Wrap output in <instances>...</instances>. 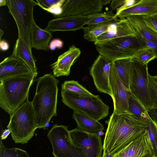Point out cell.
<instances>
[{
  "label": "cell",
  "mask_w": 157,
  "mask_h": 157,
  "mask_svg": "<svg viewBox=\"0 0 157 157\" xmlns=\"http://www.w3.org/2000/svg\"><path fill=\"white\" fill-rule=\"evenodd\" d=\"M71 141L86 157H102L103 146L98 134L85 132L78 128L69 131Z\"/></svg>",
  "instance_id": "10"
},
{
  "label": "cell",
  "mask_w": 157,
  "mask_h": 157,
  "mask_svg": "<svg viewBox=\"0 0 157 157\" xmlns=\"http://www.w3.org/2000/svg\"><path fill=\"white\" fill-rule=\"evenodd\" d=\"M112 62L101 54L97 57L90 68L95 86L98 91L113 96L109 84V77Z\"/></svg>",
  "instance_id": "11"
},
{
  "label": "cell",
  "mask_w": 157,
  "mask_h": 157,
  "mask_svg": "<svg viewBox=\"0 0 157 157\" xmlns=\"http://www.w3.org/2000/svg\"><path fill=\"white\" fill-rule=\"evenodd\" d=\"M125 0H113L110 3L111 10H117L120 8L125 2Z\"/></svg>",
  "instance_id": "38"
},
{
  "label": "cell",
  "mask_w": 157,
  "mask_h": 157,
  "mask_svg": "<svg viewBox=\"0 0 157 157\" xmlns=\"http://www.w3.org/2000/svg\"><path fill=\"white\" fill-rule=\"evenodd\" d=\"M150 154H153V150L147 130L112 157H145Z\"/></svg>",
  "instance_id": "15"
},
{
  "label": "cell",
  "mask_w": 157,
  "mask_h": 157,
  "mask_svg": "<svg viewBox=\"0 0 157 157\" xmlns=\"http://www.w3.org/2000/svg\"><path fill=\"white\" fill-rule=\"evenodd\" d=\"M126 18L136 33L147 40L157 43V33L146 25L142 15L130 16Z\"/></svg>",
  "instance_id": "23"
},
{
  "label": "cell",
  "mask_w": 157,
  "mask_h": 157,
  "mask_svg": "<svg viewBox=\"0 0 157 157\" xmlns=\"http://www.w3.org/2000/svg\"><path fill=\"white\" fill-rule=\"evenodd\" d=\"M81 53L80 49L74 45L69 47L67 51L58 57L55 62L50 65L53 75L56 77L69 75L71 67Z\"/></svg>",
  "instance_id": "17"
},
{
  "label": "cell",
  "mask_w": 157,
  "mask_h": 157,
  "mask_svg": "<svg viewBox=\"0 0 157 157\" xmlns=\"http://www.w3.org/2000/svg\"><path fill=\"white\" fill-rule=\"evenodd\" d=\"M87 19V15L69 16L53 19L44 29L51 33L56 31H73L82 29Z\"/></svg>",
  "instance_id": "18"
},
{
  "label": "cell",
  "mask_w": 157,
  "mask_h": 157,
  "mask_svg": "<svg viewBox=\"0 0 157 157\" xmlns=\"http://www.w3.org/2000/svg\"><path fill=\"white\" fill-rule=\"evenodd\" d=\"M101 0H65L62 12L55 18L69 16H82L102 10Z\"/></svg>",
  "instance_id": "13"
},
{
  "label": "cell",
  "mask_w": 157,
  "mask_h": 157,
  "mask_svg": "<svg viewBox=\"0 0 157 157\" xmlns=\"http://www.w3.org/2000/svg\"><path fill=\"white\" fill-rule=\"evenodd\" d=\"M157 13V0H140L133 5L120 12V19L132 15H146Z\"/></svg>",
  "instance_id": "19"
},
{
  "label": "cell",
  "mask_w": 157,
  "mask_h": 157,
  "mask_svg": "<svg viewBox=\"0 0 157 157\" xmlns=\"http://www.w3.org/2000/svg\"><path fill=\"white\" fill-rule=\"evenodd\" d=\"M33 74L21 59L10 56L0 63V81L14 77Z\"/></svg>",
  "instance_id": "16"
},
{
  "label": "cell",
  "mask_w": 157,
  "mask_h": 157,
  "mask_svg": "<svg viewBox=\"0 0 157 157\" xmlns=\"http://www.w3.org/2000/svg\"><path fill=\"white\" fill-rule=\"evenodd\" d=\"M142 16L146 25L157 33V13Z\"/></svg>",
  "instance_id": "33"
},
{
  "label": "cell",
  "mask_w": 157,
  "mask_h": 157,
  "mask_svg": "<svg viewBox=\"0 0 157 157\" xmlns=\"http://www.w3.org/2000/svg\"><path fill=\"white\" fill-rule=\"evenodd\" d=\"M54 157H86L81 149L72 143L67 127L54 125L47 134Z\"/></svg>",
  "instance_id": "8"
},
{
  "label": "cell",
  "mask_w": 157,
  "mask_h": 157,
  "mask_svg": "<svg viewBox=\"0 0 157 157\" xmlns=\"http://www.w3.org/2000/svg\"><path fill=\"white\" fill-rule=\"evenodd\" d=\"M132 58L118 59L112 63L126 88L130 91V82L132 70Z\"/></svg>",
  "instance_id": "24"
},
{
  "label": "cell",
  "mask_w": 157,
  "mask_h": 157,
  "mask_svg": "<svg viewBox=\"0 0 157 157\" xmlns=\"http://www.w3.org/2000/svg\"><path fill=\"white\" fill-rule=\"evenodd\" d=\"M128 111L140 120L146 121L149 115L147 110L141 102L130 91Z\"/></svg>",
  "instance_id": "26"
},
{
  "label": "cell",
  "mask_w": 157,
  "mask_h": 157,
  "mask_svg": "<svg viewBox=\"0 0 157 157\" xmlns=\"http://www.w3.org/2000/svg\"><path fill=\"white\" fill-rule=\"evenodd\" d=\"M11 133V131L9 129H5L2 132L0 138L2 140H5Z\"/></svg>",
  "instance_id": "41"
},
{
  "label": "cell",
  "mask_w": 157,
  "mask_h": 157,
  "mask_svg": "<svg viewBox=\"0 0 157 157\" xmlns=\"http://www.w3.org/2000/svg\"><path fill=\"white\" fill-rule=\"evenodd\" d=\"M101 4L103 6L111 3L112 0H101Z\"/></svg>",
  "instance_id": "42"
},
{
  "label": "cell",
  "mask_w": 157,
  "mask_h": 157,
  "mask_svg": "<svg viewBox=\"0 0 157 157\" xmlns=\"http://www.w3.org/2000/svg\"><path fill=\"white\" fill-rule=\"evenodd\" d=\"M0 49L2 51H6L8 49L9 46L8 43L4 40L0 41Z\"/></svg>",
  "instance_id": "40"
},
{
  "label": "cell",
  "mask_w": 157,
  "mask_h": 157,
  "mask_svg": "<svg viewBox=\"0 0 157 157\" xmlns=\"http://www.w3.org/2000/svg\"><path fill=\"white\" fill-rule=\"evenodd\" d=\"M148 113L151 118L157 124V109H152L147 110Z\"/></svg>",
  "instance_id": "39"
},
{
  "label": "cell",
  "mask_w": 157,
  "mask_h": 157,
  "mask_svg": "<svg viewBox=\"0 0 157 157\" xmlns=\"http://www.w3.org/2000/svg\"><path fill=\"white\" fill-rule=\"evenodd\" d=\"M61 90L71 91L85 97H91L95 95L78 82L74 80L65 81L62 84Z\"/></svg>",
  "instance_id": "28"
},
{
  "label": "cell",
  "mask_w": 157,
  "mask_h": 157,
  "mask_svg": "<svg viewBox=\"0 0 157 157\" xmlns=\"http://www.w3.org/2000/svg\"><path fill=\"white\" fill-rule=\"evenodd\" d=\"M52 37V33L41 29L34 22L31 36L32 48L48 51L49 42Z\"/></svg>",
  "instance_id": "22"
},
{
  "label": "cell",
  "mask_w": 157,
  "mask_h": 157,
  "mask_svg": "<svg viewBox=\"0 0 157 157\" xmlns=\"http://www.w3.org/2000/svg\"><path fill=\"white\" fill-rule=\"evenodd\" d=\"M11 57H16L22 59L28 66L35 76L38 73L35 61L32 54L29 51L25 44L20 38H18L14 46Z\"/></svg>",
  "instance_id": "21"
},
{
  "label": "cell",
  "mask_w": 157,
  "mask_h": 157,
  "mask_svg": "<svg viewBox=\"0 0 157 157\" xmlns=\"http://www.w3.org/2000/svg\"><path fill=\"white\" fill-rule=\"evenodd\" d=\"M7 5L6 0H0V6H4Z\"/></svg>",
  "instance_id": "44"
},
{
  "label": "cell",
  "mask_w": 157,
  "mask_h": 157,
  "mask_svg": "<svg viewBox=\"0 0 157 157\" xmlns=\"http://www.w3.org/2000/svg\"><path fill=\"white\" fill-rule=\"evenodd\" d=\"M61 96L62 102L69 108L98 121L104 119L108 114L109 107L103 102L98 95L87 97L61 90Z\"/></svg>",
  "instance_id": "6"
},
{
  "label": "cell",
  "mask_w": 157,
  "mask_h": 157,
  "mask_svg": "<svg viewBox=\"0 0 157 157\" xmlns=\"http://www.w3.org/2000/svg\"><path fill=\"white\" fill-rule=\"evenodd\" d=\"M7 127L10 130L15 143L23 144L28 143L37 128L32 101L27 99L10 116Z\"/></svg>",
  "instance_id": "4"
},
{
  "label": "cell",
  "mask_w": 157,
  "mask_h": 157,
  "mask_svg": "<svg viewBox=\"0 0 157 157\" xmlns=\"http://www.w3.org/2000/svg\"><path fill=\"white\" fill-rule=\"evenodd\" d=\"M36 77L32 74L0 81V107L12 115L28 99L30 87Z\"/></svg>",
  "instance_id": "3"
},
{
  "label": "cell",
  "mask_w": 157,
  "mask_h": 157,
  "mask_svg": "<svg viewBox=\"0 0 157 157\" xmlns=\"http://www.w3.org/2000/svg\"><path fill=\"white\" fill-rule=\"evenodd\" d=\"M140 0H125L124 3L119 8L116 10L115 17H117L119 14L123 10L130 7L138 2Z\"/></svg>",
  "instance_id": "36"
},
{
  "label": "cell",
  "mask_w": 157,
  "mask_h": 157,
  "mask_svg": "<svg viewBox=\"0 0 157 157\" xmlns=\"http://www.w3.org/2000/svg\"><path fill=\"white\" fill-rule=\"evenodd\" d=\"M72 117L76 122L77 128L85 132L98 134L104 129L98 121L79 112L73 111Z\"/></svg>",
  "instance_id": "20"
},
{
  "label": "cell",
  "mask_w": 157,
  "mask_h": 157,
  "mask_svg": "<svg viewBox=\"0 0 157 157\" xmlns=\"http://www.w3.org/2000/svg\"><path fill=\"white\" fill-rule=\"evenodd\" d=\"M0 157H30L27 152L17 148H8L3 144L0 138Z\"/></svg>",
  "instance_id": "30"
},
{
  "label": "cell",
  "mask_w": 157,
  "mask_h": 157,
  "mask_svg": "<svg viewBox=\"0 0 157 157\" xmlns=\"http://www.w3.org/2000/svg\"><path fill=\"white\" fill-rule=\"evenodd\" d=\"M136 37L142 44L150 48L154 51L156 55V58H157V43L147 40L137 33H136Z\"/></svg>",
  "instance_id": "34"
},
{
  "label": "cell",
  "mask_w": 157,
  "mask_h": 157,
  "mask_svg": "<svg viewBox=\"0 0 157 157\" xmlns=\"http://www.w3.org/2000/svg\"><path fill=\"white\" fill-rule=\"evenodd\" d=\"M132 66L130 91L147 110H150L151 104L148 92L147 65L143 64L133 58Z\"/></svg>",
  "instance_id": "9"
},
{
  "label": "cell",
  "mask_w": 157,
  "mask_h": 157,
  "mask_svg": "<svg viewBox=\"0 0 157 157\" xmlns=\"http://www.w3.org/2000/svg\"><path fill=\"white\" fill-rule=\"evenodd\" d=\"M6 2L9 12L17 26L18 38L21 39L32 54L31 36L35 22L33 11L37 3L33 0H6Z\"/></svg>",
  "instance_id": "5"
},
{
  "label": "cell",
  "mask_w": 157,
  "mask_h": 157,
  "mask_svg": "<svg viewBox=\"0 0 157 157\" xmlns=\"http://www.w3.org/2000/svg\"><path fill=\"white\" fill-rule=\"evenodd\" d=\"M59 82L51 73L37 79L35 94L32 101L37 128L46 129L51 118L57 116Z\"/></svg>",
  "instance_id": "2"
},
{
  "label": "cell",
  "mask_w": 157,
  "mask_h": 157,
  "mask_svg": "<svg viewBox=\"0 0 157 157\" xmlns=\"http://www.w3.org/2000/svg\"><path fill=\"white\" fill-rule=\"evenodd\" d=\"M151 76L153 80L157 84V75L155 76Z\"/></svg>",
  "instance_id": "45"
},
{
  "label": "cell",
  "mask_w": 157,
  "mask_h": 157,
  "mask_svg": "<svg viewBox=\"0 0 157 157\" xmlns=\"http://www.w3.org/2000/svg\"><path fill=\"white\" fill-rule=\"evenodd\" d=\"M151 76L148 74V92L151 104L150 109H157V84Z\"/></svg>",
  "instance_id": "32"
},
{
  "label": "cell",
  "mask_w": 157,
  "mask_h": 157,
  "mask_svg": "<svg viewBox=\"0 0 157 157\" xmlns=\"http://www.w3.org/2000/svg\"><path fill=\"white\" fill-rule=\"evenodd\" d=\"M147 122V135L151 144L153 154L157 157V124L149 115Z\"/></svg>",
  "instance_id": "29"
},
{
  "label": "cell",
  "mask_w": 157,
  "mask_h": 157,
  "mask_svg": "<svg viewBox=\"0 0 157 157\" xmlns=\"http://www.w3.org/2000/svg\"><path fill=\"white\" fill-rule=\"evenodd\" d=\"M136 37L112 39L96 48L101 54L112 63L120 59L134 58L141 49L145 47Z\"/></svg>",
  "instance_id": "7"
},
{
  "label": "cell",
  "mask_w": 157,
  "mask_h": 157,
  "mask_svg": "<svg viewBox=\"0 0 157 157\" xmlns=\"http://www.w3.org/2000/svg\"><path fill=\"white\" fill-rule=\"evenodd\" d=\"M105 123L108 126L103 150L112 156L144 133L148 126L147 121H141L132 114H118L114 110Z\"/></svg>",
  "instance_id": "1"
},
{
  "label": "cell",
  "mask_w": 157,
  "mask_h": 157,
  "mask_svg": "<svg viewBox=\"0 0 157 157\" xmlns=\"http://www.w3.org/2000/svg\"><path fill=\"white\" fill-rule=\"evenodd\" d=\"M115 13L112 10L102 13L98 12L92 13L87 15V19L85 25H90L99 24L108 21L118 19L115 17Z\"/></svg>",
  "instance_id": "27"
},
{
  "label": "cell",
  "mask_w": 157,
  "mask_h": 157,
  "mask_svg": "<svg viewBox=\"0 0 157 157\" xmlns=\"http://www.w3.org/2000/svg\"><path fill=\"white\" fill-rule=\"evenodd\" d=\"M134 58L140 63L147 65L150 62L156 58V56L152 50L146 46L139 50Z\"/></svg>",
  "instance_id": "31"
},
{
  "label": "cell",
  "mask_w": 157,
  "mask_h": 157,
  "mask_svg": "<svg viewBox=\"0 0 157 157\" xmlns=\"http://www.w3.org/2000/svg\"><path fill=\"white\" fill-rule=\"evenodd\" d=\"M102 157H112V155L107 152L103 151Z\"/></svg>",
  "instance_id": "43"
},
{
  "label": "cell",
  "mask_w": 157,
  "mask_h": 157,
  "mask_svg": "<svg viewBox=\"0 0 157 157\" xmlns=\"http://www.w3.org/2000/svg\"><path fill=\"white\" fill-rule=\"evenodd\" d=\"M63 45V41L59 39L53 40L49 44V49L51 50H54L56 48L60 49L62 48Z\"/></svg>",
  "instance_id": "37"
},
{
  "label": "cell",
  "mask_w": 157,
  "mask_h": 157,
  "mask_svg": "<svg viewBox=\"0 0 157 157\" xmlns=\"http://www.w3.org/2000/svg\"><path fill=\"white\" fill-rule=\"evenodd\" d=\"M119 19L113 20L103 23L88 25L83 27L84 38L89 41L94 42L97 38L105 32L109 26Z\"/></svg>",
  "instance_id": "25"
},
{
  "label": "cell",
  "mask_w": 157,
  "mask_h": 157,
  "mask_svg": "<svg viewBox=\"0 0 157 157\" xmlns=\"http://www.w3.org/2000/svg\"><path fill=\"white\" fill-rule=\"evenodd\" d=\"M136 37V33L126 18L119 19L111 25L107 31L98 36L94 42L96 46L102 45L112 39Z\"/></svg>",
  "instance_id": "14"
},
{
  "label": "cell",
  "mask_w": 157,
  "mask_h": 157,
  "mask_svg": "<svg viewBox=\"0 0 157 157\" xmlns=\"http://www.w3.org/2000/svg\"><path fill=\"white\" fill-rule=\"evenodd\" d=\"M60 0H36L37 5L45 10L47 11L58 3Z\"/></svg>",
  "instance_id": "35"
},
{
  "label": "cell",
  "mask_w": 157,
  "mask_h": 157,
  "mask_svg": "<svg viewBox=\"0 0 157 157\" xmlns=\"http://www.w3.org/2000/svg\"><path fill=\"white\" fill-rule=\"evenodd\" d=\"M4 33V32L1 29H0V40H1V38L2 37V36Z\"/></svg>",
  "instance_id": "46"
},
{
  "label": "cell",
  "mask_w": 157,
  "mask_h": 157,
  "mask_svg": "<svg viewBox=\"0 0 157 157\" xmlns=\"http://www.w3.org/2000/svg\"><path fill=\"white\" fill-rule=\"evenodd\" d=\"M109 81L113 96L114 110L118 114L130 113L128 106L130 91L124 86L112 63Z\"/></svg>",
  "instance_id": "12"
}]
</instances>
